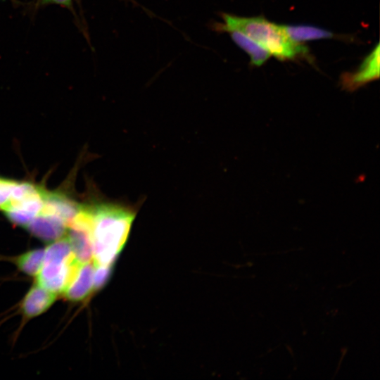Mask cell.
<instances>
[{
	"mask_svg": "<svg viewBox=\"0 0 380 380\" xmlns=\"http://www.w3.org/2000/svg\"><path fill=\"white\" fill-rule=\"evenodd\" d=\"M93 262L112 265L125 246L134 213L120 205L101 203L91 206Z\"/></svg>",
	"mask_w": 380,
	"mask_h": 380,
	"instance_id": "cell-1",
	"label": "cell"
},
{
	"mask_svg": "<svg viewBox=\"0 0 380 380\" xmlns=\"http://www.w3.org/2000/svg\"><path fill=\"white\" fill-rule=\"evenodd\" d=\"M222 23L213 25L217 32L239 31L267 49L279 60H291L305 53L306 48L291 41L283 25L272 23L262 16L241 17L229 13L221 14Z\"/></svg>",
	"mask_w": 380,
	"mask_h": 380,
	"instance_id": "cell-2",
	"label": "cell"
},
{
	"mask_svg": "<svg viewBox=\"0 0 380 380\" xmlns=\"http://www.w3.org/2000/svg\"><path fill=\"white\" fill-rule=\"evenodd\" d=\"M379 44L364 59L355 72H345L341 76L343 89L353 92L379 78Z\"/></svg>",
	"mask_w": 380,
	"mask_h": 380,
	"instance_id": "cell-3",
	"label": "cell"
},
{
	"mask_svg": "<svg viewBox=\"0 0 380 380\" xmlns=\"http://www.w3.org/2000/svg\"><path fill=\"white\" fill-rule=\"evenodd\" d=\"M25 227L38 239L53 242L64 236L68 226L61 217L40 212Z\"/></svg>",
	"mask_w": 380,
	"mask_h": 380,
	"instance_id": "cell-4",
	"label": "cell"
},
{
	"mask_svg": "<svg viewBox=\"0 0 380 380\" xmlns=\"http://www.w3.org/2000/svg\"><path fill=\"white\" fill-rule=\"evenodd\" d=\"M44 191L42 189L18 201L8 202L2 210L11 222L25 227L42 210Z\"/></svg>",
	"mask_w": 380,
	"mask_h": 380,
	"instance_id": "cell-5",
	"label": "cell"
},
{
	"mask_svg": "<svg viewBox=\"0 0 380 380\" xmlns=\"http://www.w3.org/2000/svg\"><path fill=\"white\" fill-rule=\"evenodd\" d=\"M91 232V228L76 224H70L68 228L66 237L75 260L81 265L93 259Z\"/></svg>",
	"mask_w": 380,
	"mask_h": 380,
	"instance_id": "cell-6",
	"label": "cell"
},
{
	"mask_svg": "<svg viewBox=\"0 0 380 380\" xmlns=\"http://www.w3.org/2000/svg\"><path fill=\"white\" fill-rule=\"evenodd\" d=\"M57 293L50 291L37 284L25 296L21 310L27 317H33L45 312L56 300Z\"/></svg>",
	"mask_w": 380,
	"mask_h": 380,
	"instance_id": "cell-7",
	"label": "cell"
},
{
	"mask_svg": "<svg viewBox=\"0 0 380 380\" xmlns=\"http://www.w3.org/2000/svg\"><path fill=\"white\" fill-rule=\"evenodd\" d=\"M94 262L82 264L74 279L63 291L70 300L79 301L85 298L93 290Z\"/></svg>",
	"mask_w": 380,
	"mask_h": 380,
	"instance_id": "cell-8",
	"label": "cell"
},
{
	"mask_svg": "<svg viewBox=\"0 0 380 380\" xmlns=\"http://www.w3.org/2000/svg\"><path fill=\"white\" fill-rule=\"evenodd\" d=\"M80 208L81 206L63 194L44 191V205L40 212L56 215L68 226Z\"/></svg>",
	"mask_w": 380,
	"mask_h": 380,
	"instance_id": "cell-9",
	"label": "cell"
},
{
	"mask_svg": "<svg viewBox=\"0 0 380 380\" xmlns=\"http://www.w3.org/2000/svg\"><path fill=\"white\" fill-rule=\"evenodd\" d=\"M228 33L234 43L248 53L252 65L260 66L270 57L267 49L245 34L236 30Z\"/></svg>",
	"mask_w": 380,
	"mask_h": 380,
	"instance_id": "cell-10",
	"label": "cell"
},
{
	"mask_svg": "<svg viewBox=\"0 0 380 380\" xmlns=\"http://www.w3.org/2000/svg\"><path fill=\"white\" fill-rule=\"evenodd\" d=\"M283 27L289 38L296 44L310 40L330 39L334 36L329 30L312 25H283Z\"/></svg>",
	"mask_w": 380,
	"mask_h": 380,
	"instance_id": "cell-11",
	"label": "cell"
},
{
	"mask_svg": "<svg viewBox=\"0 0 380 380\" xmlns=\"http://www.w3.org/2000/svg\"><path fill=\"white\" fill-rule=\"evenodd\" d=\"M44 249H35L29 251L16 259V265L24 273L34 276L37 275L43 264Z\"/></svg>",
	"mask_w": 380,
	"mask_h": 380,
	"instance_id": "cell-12",
	"label": "cell"
},
{
	"mask_svg": "<svg viewBox=\"0 0 380 380\" xmlns=\"http://www.w3.org/2000/svg\"><path fill=\"white\" fill-rule=\"evenodd\" d=\"M111 273L112 265H95L93 276V290H99L103 287L109 280Z\"/></svg>",
	"mask_w": 380,
	"mask_h": 380,
	"instance_id": "cell-13",
	"label": "cell"
},
{
	"mask_svg": "<svg viewBox=\"0 0 380 380\" xmlns=\"http://www.w3.org/2000/svg\"><path fill=\"white\" fill-rule=\"evenodd\" d=\"M15 182L0 178V209L3 210L10 201L11 191Z\"/></svg>",
	"mask_w": 380,
	"mask_h": 380,
	"instance_id": "cell-14",
	"label": "cell"
},
{
	"mask_svg": "<svg viewBox=\"0 0 380 380\" xmlns=\"http://www.w3.org/2000/svg\"><path fill=\"white\" fill-rule=\"evenodd\" d=\"M72 1V0H42V3L43 4H52L66 8L71 6Z\"/></svg>",
	"mask_w": 380,
	"mask_h": 380,
	"instance_id": "cell-15",
	"label": "cell"
}]
</instances>
